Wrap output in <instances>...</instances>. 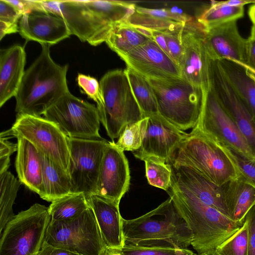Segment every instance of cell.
Here are the masks:
<instances>
[{
    "label": "cell",
    "mask_w": 255,
    "mask_h": 255,
    "mask_svg": "<svg viewBox=\"0 0 255 255\" xmlns=\"http://www.w3.org/2000/svg\"><path fill=\"white\" fill-rule=\"evenodd\" d=\"M44 12L62 17L72 35L97 46L106 42L114 27L126 22L136 5L119 0H39Z\"/></svg>",
    "instance_id": "6da1fadb"
},
{
    "label": "cell",
    "mask_w": 255,
    "mask_h": 255,
    "mask_svg": "<svg viewBox=\"0 0 255 255\" xmlns=\"http://www.w3.org/2000/svg\"><path fill=\"white\" fill-rule=\"evenodd\" d=\"M167 193L191 231V245L199 255L214 253L244 224L233 220L189 191L172 184Z\"/></svg>",
    "instance_id": "7a4b0ae2"
},
{
    "label": "cell",
    "mask_w": 255,
    "mask_h": 255,
    "mask_svg": "<svg viewBox=\"0 0 255 255\" xmlns=\"http://www.w3.org/2000/svg\"><path fill=\"white\" fill-rule=\"evenodd\" d=\"M41 46L40 55L25 71L15 96L17 115H43L70 92L66 79L68 65L56 63L51 57L50 46Z\"/></svg>",
    "instance_id": "3957f363"
},
{
    "label": "cell",
    "mask_w": 255,
    "mask_h": 255,
    "mask_svg": "<svg viewBox=\"0 0 255 255\" xmlns=\"http://www.w3.org/2000/svg\"><path fill=\"white\" fill-rule=\"evenodd\" d=\"M123 230L125 244L141 247L187 249L192 240L191 231L170 197L138 218H123Z\"/></svg>",
    "instance_id": "277c9868"
},
{
    "label": "cell",
    "mask_w": 255,
    "mask_h": 255,
    "mask_svg": "<svg viewBox=\"0 0 255 255\" xmlns=\"http://www.w3.org/2000/svg\"><path fill=\"white\" fill-rule=\"evenodd\" d=\"M169 162L189 167L220 186L240 176L222 146L195 128L187 134Z\"/></svg>",
    "instance_id": "5b68a950"
},
{
    "label": "cell",
    "mask_w": 255,
    "mask_h": 255,
    "mask_svg": "<svg viewBox=\"0 0 255 255\" xmlns=\"http://www.w3.org/2000/svg\"><path fill=\"white\" fill-rule=\"evenodd\" d=\"M148 80L155 93L159 114L182 131L195 128L201 114L205 91L182 77Z\"/></svg>",
    "instance_id": "8992f818"
},
{
    "label": "cell",
    "mask_w": 255,
    "mask_h": 255,
    "mask_svg": "<svg viewBox=\"0 0 255 255\" xmlns=\"http://www.w3.org/2000/svg\"><path fill=\"white\" fill-rule=\"evenodd\" d=\"M100 87L103 105L98 109L101 123L112 140L119 138L125 127L144 118L132 93L125 69L106 73Z\"/></svg>",
    "instance_id": "52a82bcc"
},
{
    "label": "cell",
    "mask_w": 255,
    "mask_h": 255,
    "mask_svg": "<svg viewBox=\"0 0 255 255\" xmlns=\"http://www.w3.org/2000/svg\"><path fill=\"white\" fill-rule=\"evenodd\" d=\"M50 220L48 207L38 203L15 215L1 234L0 255H38Z\"/></svg>",
    "instance_id": "ba28073f"
},
{
    "label": "cell",
    "mask_w": 255,
    "mask_h": 255,
    "mask_svg": "<svg viewBox=\"0 0 255 255\" xmlns=\"http://www.w3.org/2000/svg\"><path fill=\"white\" fill-rule=\"evenodd\" d=\"M0 137H22L39 152L68 174L70 159L68 137L53 122L41 116L16 115L12 127Z\"/></svg>",
    "instance_id": "9c48e42d"
},
{
    "label": "cell",
    "mask_w": 255,
    "mask_h": 255,
    "mask_svg": "<svg viewBox=\"0 0 255 255\" xmlns=\"http://www.w3.org/2000/svg\"><path fill=\"white\" fill-rule=\"evenodd\" d=\"M44 242L81 255H100L106 248L90 207L81 215L67 221L51 220Z\"/></svg>",
    "instance_id": "30bf717a"
},
{
    "label": "cell",
    "mask_w": 255,
    "mask_h": 255,
    "mask_svg": "<svg viewBox=\"0 0 255 255\" xmlns=\"http://www.w3.org/2000/svg\"><path fill=\"white\" fill-rule=\"evenodd\" d=\"M43 116L57 125L67 137L102 138L99 133L101 121L97 106L70 92L51 105Z\"/></svg>",
    "instance_id": "8fae6325"
},
{
    "label": "cell",
    "mask_w": 255,
    "mask_h": 255,
    "mask_svg": "<svg viewBox=\"0 0 255 255\" xmlns=\"http://www.w3.org/2000/svg\"><path fill=\"white\" fill-rule=\"evenodd\" d=\"M68 174L73 193L95 194L105 150L109 141L102 138L68 137Z\"/></svg>",
    "instance_id": "7c38bea8"
},
{
    "label": "cell",
    "mask_w": 255,
    "mask_h": 255,
    "mask_svg": "<svg viewBox=\"0 0 255 255\" xmlns=\"http://www.w3.org/2000/svg\"><path fill=\"white\" fill-rule=\"evenodd\" d=\"M195 128L218 143L255 159V156L235 121L220 103L210 86L204 91L201 114Z\"/></svg>",
    "instance_id": "4fadbf2b"
},
{
    "label": "cell",
    "mask_w": 255,
    "mask_h": 255,
    "mask_svg": "<svg viewBox=\"0 0 255 255\" xmlns=\"http://www.w3.org/2000/svg\"><path fill=\"white\" fill-rule=\"evenodd\" d=\"M209 86L220 103L236 124L255 156V121L228 81L217 61L209 58Z\"/></svg>",
    "instance_id": "5bb4252c"
},
{
    "label": "cell",
    "mask_w": 255,
    "mask_h": 255,
    "mask_svg": "<svg viewBox=\"0 0 255 255\" xmlns=\"http://www.w3.org/2000/svg\"><path fill=\"white\" fill-rule=\"evenodd\" d=\"M204 28L198 22L185 24L179 66L183 79L206 91L209 86V56L204 44Z\"/></svg>",
    "instance_id": "9a60e30c"
},
{
    "label": "cell",
    "mask_w": 255,
    "mask_h": 255,
    "mask_svg": "<svg viewBox=\"0 0 255 255\" xmlns=\"http://www.w3.org/2000/svg\"><path fill=\"white\" fill-rule=\"evenodd\" d=\"M130 170L123 151L108 141L103 157L95 195L119 204L128 190Z\"/></svg>",
    "instance_id": "2e32d148"
},
{
    "label": "cell",
    "mask_w": 255,
    "mask_h": 255,
    "mask_svg": "<svg viewBox=\"0 0 255 255\" xmlns=\"http://www.w3.org/2000/svg\"><path fill=\"white\" fill-rule=\"evenodd\" d=\"M204 41L210 59H227L252 72L248 63V39L240 34L236 20L205 29Z\"/></svg>",
    "instance_id": "e0dca14e"
},
{
    "label": "cell",
    "mask_w": 255,
    "mask_h": 255,
    "mask_svg": "<svg viewBox=\"0 0 255 255\" xmlns=\"http://www.w3.org/2000/svg\"><path fill=\"white\" fill-rule=\"evenodd\" d=\"M147 117L141 147L132 153L141 160L147 157L154 156L168 163L187 133L175 127L160 115Z\"/></svg>",
    "instance_id": "ac0fdd59"
},
{
    "label": "cell",
    "mask_w": 255,
    "mask_h": 255,
    "mask_svg": "<svg viewBox=\"0 0 255 255\" xmlns=\"http://www.w3.org/2000/svg\"><path fill=\"white\" fill-rule=\"evenodd\" d=\"M119 56L127 67L147 79L181 77L179 66L152 40Z\"/></svg>",
    "instance_id": "d6986e66"
},
{
    "label": "cell",
    "mask_w": 255,
    "mask_h": 255,
    "mask_svg": "<svg viewBox=\"0 0 255 255\" xmlns=\"http://www.w3.org/2000/svg\"><path fill=\"white\" fill-rule=\"evenodd\" d=\"M168 163L172 171L171 184L189 191L202 202L229 217L224 185L213 183L189 167Z\"/></svg>",
    "instance_id": "ffe728a7"
},
{
    "label": "cell",
    "mask_w": 255,
    "mask_h": 255,
    "mask_svg": "<svg viewBox=\"0 0 255 255\" xmlns=\"http://www.w3.org/2000/svg\"><path fill=\"white\" fill-rule=\"evenodd\" d=\"M19 33L26 41L51 46L69 37L71 32L61 17L43 11L24 14L18 22Z\"/></svg>",
    "instance_id": "44dd1931"
},
{
    "label": "cell",
    "mask_w": 255,
    "mask_h": 255,
    "mask_svg": "<svg viewBox=\"0 0 255 255\" xmlns=\"http://www.w3.org/2000/svg\"><path fill=\"white\" fill-rule=\"evenodd\" d=\"M86 197L106 247L122 249L125 243L119 204L95 194Z\"/></svg>",
    "instance_id": "7402d4cb"
},
{
    "label": "cell",
    "mask_w": 255,
    "mask_h": 255,
    "mask_svg": "<svg viewBox=\"0 0 255 255\" xmlns=\"http://www.w3.org/2000/svg\"><path fill=\"white\" fill-rule=\"evenodd\" d=\"M24 47L14 45L0 50V107L15 97L25 71Z\"/></svg>",
    "instance_id": "603a6c76"
},
{
    "label": "cell",
    "mask_w": 255,
    "mask_h": 255,
    "mask_svg": "<svg viewBox=\"0 0 255 255\" xmlns=\"http://www.w3.org/2000/svg\"><path fill=\"white\" fill-rule=\"evenodd\" d=\"M15 166L18 180L41 197L43 194L41 153L29 141L17 137Z\"/></svg>",
    "instance_id": "cb8c5ba5"
},
{
    "label": "cell",
    "mask_w": 255,
    "mask_h": 255,
    "mask_svg": "<svg viewBox=\"0 0 255 255\" xmlns=\"http://www.w3.org/2000/svg\"><path fill=\"white\" fill-rule=\"evenodd\" d=\"M224 187L229 217L243 224L248 213L255 205V184L240 176Z\"/></svg>",
    "instance_id": "d4e9b609"
},
{
    "label": "cell",
    "mask_w": 255,
    "mask_h": 255,
    "mask_svg": "<svg viewBox=\"0 0 255 255\" xmlns=\"http://www.w3.org/2000/svg\"><path fill=\"white\" fill-rule=\"evenodd\" d=\"M191 18L185 14L165 8H150L135 6L134 12L126 23L135 27L163 31L190 22Z\"/></svg>",
    "instance_id": "484cf974"
},
{
    "label": "cell",
    "mask_w": 255,
    "mask_h": 255,
    "mask_svg": "<svg viewBox=\"0 0 255 255\" xmlns=\"http://www.w3.org/2000/svg\"><path fill=\"white\" fill-rule=\"evenodd\" d=\"M217 62L255 121V82L253 78L245 68L235 62L227 59Z\"/></svg>",
    "instance_id": "4316f807"
},
{
    "label": "cell",
    "mask_w": 255,
    "mask_h": 255,
    "mask_svg": "<svg viewBox=\"0 0 255 255\" xmlns=\"http://www.w3.org/2000/svg\"><path fill=\"white\" fill-rule=\"evenodd\" d=\"M43 194L40 197L52 202L66 195L73 193L69 174L41 153Z\"/></svg>",
    "instance_id": "83f0119b"
},
{
    "label": "cell",
    "mask_w": 255,
    "mask_h": 255,
    "mask_svg": "<svg viewBox=\"0 0 255 255\" xmlns=\"http://www.w3.org/2000/svg\"><path fill=\"white\" fill-rule=\"evenodd\" d=\"M151 40L126 22L116 25L106 43L119 56L127 54Z\"/></svg>",
    "instance_id": "f1b7e54d"
},
{
    "label": "cell",
    "mask_w": 255,
    "mask_h": 255,
    "mask_svg": "<svg viewBox=\"0 0 255 255\" xmlns=\"http://www.w3.org/2000/svg\"><path fill=\"white\" fill-rule=\"evenodd\" d=\"M125 70L133 95L144 117L159 115L155 93L148 79L129 68Z\"/></svg>",
    "instance_id": "f546056e"
},
{
    "label": "cell",
    "mask_w": 255,
    "mask_h": 255,
    "mask_svg": "<svg viewBox=\"0 0 255 255\" xmlns=\"http://www.w3.org/2000/svg\"><path fill=\"white\" fill-rule=\"evenodd\" d=\"M90 207L83 193H73L51 202L48 207L51 220L67 221L81 215Z\"/></svg>",
    "instance_id": "4dcf8cb0"
},
{
    "label": "cell",
    "mask_w": 255,
    "mask_h": 255,
    "mask_svg": "<svg viewBox=\"0 0 255 255\" xmlns=\"http://www.w3.org/2000/svg\"><path fill=\"white\" fill-rule=\"evenodd\" d=\"M20 182L8 170L0 174V232L15 216L12 206Z\"/></svg>",
    "instance_id": "1f68e13d"
},
{
    "label": "cell",
    "mask_w": 255,
    "mask_h": 255,
    "mask_svg": "<svg viewBox=\"0 0 255 255\" xmlns=\"http://www.w3.org/2000/svg\"><path fill=\"white\" fill-rule=\"evenodd\" d=\"M244 15V6L210 5L200 14L197 21L205 29H208L230 21H237Z\"/></svg>",
    "instance_id": "d6a6232c"
},
{
    "label": "cell",
    "mask_w": 255,
    "mask_h": 255,
    "mask_svg": "<svg viewBox=\"0 0 255 255\" xmlns=\"http://www.w3.org/2000/svg\"><path fill=\"white\" fill-rule=\"evenodd\" d=\"M143 161L145 163V175L148 183L167 192L171 185L170 164L154 156L145 157Z\"/></svg>",
    "instance_id": "836d02e7"
},
{
    "label": "cell",
    "mask_w": 255,
    "mask_h": 255,
    "mask_svg": "<svg viewBox=\"0 0 255 255\" xmlns=\"http://www.w3.org/2000/svg\"><path fill=\"white\" fill-rule=\"evenodd\" d=\"M147 122V117L127 125L116 143L121 150L136 151L141 147Z\"/></svg>",
    "instance_id": "e575fe53"
},
{
    "label": "cell",
    "mask_w": 255,
    "mask_h": 255,
    "mask_svg": "<svg viewBox=\"0 0 255 255\" xmlns=\"http://www.w3.org/2000/svg\"><path fill=\"white\" fill-rule=\"evenodd\" d=\"M248 228L245 220L243 226L214 252L216 255H247Z\"/></svg>",
    "instance_id": "d590c367"
},
{
    "label": "cell",
    "mask_w": 255,
    "mask_h": 255,
    "mask_svg": "<svg viewBox=\"0 0 255 255\" xmlns=\"http://www.w3.org/2000/svg\"><path fill=\"white\" fill-rule=\"evenodd\" d=\"M219 144L232 159L240 176L255 184V159L249 157L238 150Z\"/></svg>",
    "instance_id": "8d00e7d4"
},
{
    "label": "cell",
    "mask_w": 255,
    "mask_h": 255,
    "mask_svg": "<svg viewBox=\"0 0 255 255\" xmlns=\"http://www.w3.org/2000/svg\"><path fill=\"white\" fill-rule=\"evenodd\" d=\"M122 251L124 255H199L188 249L145 247L130 244H125Z\"/></svg>",
    "instance_id": "74e56055"
},
{
    "label": "cell",
    "mask_w": 255,
    "mask_h": 255,
    "mask_svg": "<svg viewBox=\"0 0 255 255\" xmlns=\"http://www.w3.org/2000/svg\"><path fill=\"white\" fill-rule=\"evenodd\" d=\"M185 25V24L163 30L169 56L178 66L182 55L181 38Z\"/></svg>",
    "instance_id": "f35d334b"
},
{
    "label": "cell",
    "mask_w": 255,
    "mask_h": 255,
    "mask_svg": "<svg viewBox=\"0 0 255 255\" xmlns=\"http://www.w3.org/2000/svg\"><path fill=\"white\" fill-rule=\"evenodd\" d=\"M77 81L79 87L84 93L96 103L97 109L100 108L103 101L98 80L89 75L79 73Z\"/></svg>",
    "instance_id": "ab89813d"
},
{
    "label": "cell",
    "mask_w": 255,
    "mask_h": 255,
    "mask_svg": "<svg viewBox=\"0 0 255 255\" xmlns=\"http://www.w3.org/2000/svg\"><path fill=\"white\" fill-rule=\"evenodd\" d=\"M8 139L4 137L0 138V174L7 171L10 156L17 149V144L8 141Z\"/></svg>",
    "instance_id": "60d3db41"
},
{
    "label": "cell",
    "mask_w": 255,
    "mask_h": 255,
    "mask_svg": "<svg viewBox=\"0 0 255 255\" xmlns=\"http://www.w3.org/2000/svg\"><path fill=\"white\" fill-rule=\"evenodd\" d=\"M22 16V14L6 0H0V20L19 22Z\"/></svg>",
    "instance_id": "b9f144b4"
},
{
    "label": "cell",
    "mask_w": 255,
    "mask_h": 255,
    "mask_svg": "<svg viewBox=\"0 0 255 255\" xmlns=\"http://www.w3.org/2000/svg\"><path fill=\"white\" fill-rule=\"evenodd\" d=\"M248 242L247 255H255V205L248 213Z\"/></svg>",
    "instance_id": "7bdbcfd3"
},
{
    "label": "cell",
    "mask_w": 255,
    "mask_h": 255,
    "mask_svg": "<svg viewBox=\"0 0 255 255\" xmlns=\"http://www.w3.org/2000/svg\"><path fill=\"white\" fill-rule=\"evenodd\" d=\"M38 255H81L70 251L52 247L43 242Z\"/></svg>",
    "instance_id": "ee69618b"
},
{
    "label": "cell",
    "mask_w": 255,
    "mask_h": 255,
    "mask_svg": "<svg viewBox=\"0 0 255 255\" xmlns=\"http://www.w3.org/2000/svg\"><path fill=\"white\" fill-rule=\"evenodd\" d=\"M19 31L18 22H11L0 20V40L6 35Z\"/></svg>",
    "instance_id": "f6af8a7d"
},
{
    "label": "cell",
    "mask_w": 255,
    "mask_h": 255,
    "mask_svg": "<svg viewBox=\"0 0 255 255\" xmlns=\"http://www.w3.org/2000/svg\"><path fill=\"white\" fill-rule=\"evenodd\" d=\"M255 4V0H230L226 1H212L210 5L215 7L244 6L247 4Z\"/></svg>",
    "instance_id": "bcb514c9"
},
{
    "label": "cell",
    "mask_w": 255,
    "mask_h": 255,
    "mask_svg": "<svg viewBox=\"0 0 255 255\" xmlns=\"http://www.w3.org/2000/svg\"><path fill=\"white\" fill-rule=\"evenodd\" d=\"M151 39L154 41L167 54L169 55L166 41L163 31L151 30Z\"/></svg>",
    "instance_id": "7dc6e473"
},
{
    "label": "cell",
    "mask_w": 255,
    "mask_h": 255,
    "mask_svg": "<svg viewBox=\"0 0 255 255\" xmlns=\"http://www.w3.org/2000/svg\"><path fill=\"white\" fill-rule=\"evenodd\" d=\"M248 63L252 74H255V39L248 38Z\"/></svg>",
    "instance_id": "c3c4849f"
},
{
    "label": "cell",
    "mask_w": 255,
    "mask_h": 255,
    "mask_svg": "<svg viewBox=\"0 0 255 255\" xmlns=\"http://www.w3.org/2000/svg\"><path fill=\"white\" fill-rule=\"evenodd\" d=\"M100 255H124L122 249L106 247L101 253Z\"/></svg>",
    "instance_id": "681fc988"
},
{
    "label": "cell",
    "mask_w": 255,
    "mask_h": 255,
    "mask_svg": "<svg viewBox=\"0 0 255 255\" xmlns=\"http://www.w3.org/2000/svg\"><path fill=\"white\" fill-rule=\"evenodd\" d=\"M249 17L253 25L255 24V4H252L248 10Z\"/></svg>",
    "instance_id": "f907efd6"
},
{
    "label": "cell",
    "mask_w": 255,
    "mask_h": 255,
    "mask_svg": "<svg viewBox=\"0 0 255 255\" xmlns=\"http://www.w3.org/2000/svg\"><path fill=\"white\" fill-rule=\"evenodd\" d=\"M249 38L251 39H255V24L253 25L252 27L251 30V34Z\"/></svg>",
    "instance_id": "816d5d0a"
},
{
    "label": "cell",
    "mask_w": 255,
    "mask_h": 255,
    "mask_svg": "<svg viewBox=\"0 0 255 255\" xmlns=\"http://www.w3.org/2000/svg\"><path fill=\"white\" fill-rule=\"evenodd\" d=\"M249 73V72H248ZM249 74L252 77V78H253L254 80L255 81V74H251L250 73H249Z\"/></svg>",
    "instance_id": "f5cc1de1"
},
{
    "label": "cell",
    "mask_w": 255,
    "mask_h": 255,
    "mask_svg": "<svg viewBox=\"0 0 255 255\" xmlns=\"http://www.w3.org/2000/svg\"><path fill=\"white\" fill-rule=\"evenodd\" d=\"M203 255H216L214 253H212L205 254Z\"/></svg>",
    "instance_id": "db71d44e"
}]
</instances>
